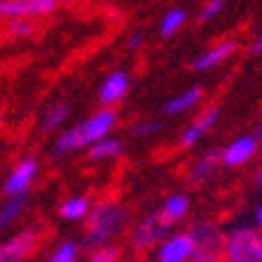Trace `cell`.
<instances>
[{
    "label": "cell",
    "mask_w": 262,
    "mask_h": 262,
    "mask_svg": "<svg viewBox=\"0 0 262 262\" xmlns=\"http://www.w3.org/2000/svg\"><path fill=\"white\" fill-rule=\"evenodd\" d=\"M122 150H124L122 138L110 134V136L98 138L96 143H92V145L87 147V159L92 164H108V162H115V159L120 157Z\"/></svg>",
    "instance_id": "e0dca14e"
},
{
    "label": "cell",
    "mask_w": 262,
    "mask_h": 262,
    "mask_svg": "<svg viewBox=\"0 0 262 262\" xmlns=\"http://www.w3.org/2000/svg\"><path fill=\"white\" fill-rule=\"evenodd\" d=\"M185 24H187V12L183 7H171L159 19V35L162 38H173Z\"/></svg>",
    "instance_id": "44dd1931"
},
{
    "label": "cell",
    "mask_w": 262,
    "mask_h": 262,
    "mask_svg": "<svg viewBox=\"0 0 262 262\" xmlns=\"http://www.w3.org/2000/svg\"><path fill=\"white\" fill-rule=\"evenodd\" d=\"M236 52H239V40L225 38V40H218V42L208 45L204 52H199V54L192 59L190 66L194 73H208V71H213V68L223 66L225 61H229Z\"/></svg>",
    "instance_id": "8fae6325"
},
{
    "label": "cell",
    "mask_w": 262,
    "mask_h": 262,
    "mask_svg": "<svg viewBox=\"0 0 262 262\" xmlns=\"http://www.w3.org/2000/svg\"><path fill=\"white\" fill-rule=\"evenodd\" d=\"M82 257V244L75 239H63L49 251L45 262H80Z\"/></svg>",
    "instance_id": "ffe728a7"
},
{
    "label": "cell",
    "mask_w": 262,
    "mask_h": 262,
    "mask_svg": "<svg viewBox=\"0 0 262 262\" xmlns=\"http://www.w3.org/2000/svg\"><path fill=\"white\" fill-rule=\"evenodd\" d=\"M218 120H220L218 105H206V108H202L183 126V131H180V136H178V147L180 150H194V147L215 129Z\"/></svg>",
    "instance_id": "9c48e42d"
},
{
    "label": "cell",
    "mask_w": 262,
    "mask_h": 262,
    "mask_svg": "<svg viewBox=\"0 0 262 262\" xmlns=\"http://www.w3.org/2000/svg\"><path fill=\"white\" fill-rule=\"evenodd\" d=\"M253 225H255L257 229H262V202L253 208Z\"/></svg>",
    "instance_id": "f1b7e54d"
},
{
    "label": "cell",
    "mask_w": 262,
    "mask_h": 262,
    "mask_svg": "<svg viewBox=\"0 0 262 262\" xmlns=\"http://www.w3.org/2000/svg\"><path fill=\"white\" fill-rule=\"evenodd\" d=\"M143 262H150V260H143Z\"/></svg>",
    "instance_id": "d6a6232c"
},
{
    "label": "cell",
    "mask_w": 262,
    "mask_h": 262,
    "mask_svg": "<svg viewBox=\"0 0 262 262\" xmlns=\"http://www.w3.org/2000/svg\"><path fill=\"white\" fill-rule=\"evenodd\" d=\"M204 87L202 84H190V87H185L183 92H178L176 96H171L166 103H164L162 108V115H166V117H178V115H185L190 113V110H194L196 105L204 101Z\"/></svg>",
    "instance_id": "2e32d148"
},
{
    "label": "cell",
    "mask_w": 262,
    "mask_h": 262,
    "mask_svg": "<svg viewBox=\"0 0 262 262\" xmlns=\"http://www.w3.org/2000/svg\"><path fill=\"white\" fill-rule=\"evenodd\" d=\"M253 183H255V187L262 192V159H260V162H257L255 171H253Z\"/></svg>",
    "instance_id": "83f0119b"
},
{
    "label": "cell",
    "mask_w": 262,
    "mask_h": 262,
    "mask_svg": "<svg viewBox=\"0 0 262 262\" xmlns=\"http://www.w3.org/2000/svg\"><path fill=\"white\" fill-rule=\"evenodd\" d=\"M134 223V211L129 204L115 199V196H105L94 202L92 211H89L87 220H84V229H82V248H98L105 244H117L120 236L126 234L129 225Z\"/></svg>",
    "instance_id": "6da1fadb"
},
{
    "label": "cell",
    "mask_w": 262,
    "mask_h": 262,
    "mask_svg": "<svg viewBox=\"0 0 262 262\" xmlns=\"http://www.w3.org/2000/svg\"><path fill=\"white\" fill-rule=\"evenodd\" d=\"M220 169H223V166H220L218 147H213V150H206V152L196 155V157L187 164V169H185L187 187H204V185H208V183L218 176Z\"/></svg>",
    "instance_id": "7c38bea8"
},
{
    "label": "cell",
    "mask_w": 262,
    "mask_h": 262,
    "mask_svg": "<svg viewBox=\"0 0 262 262\" xmlns=\"http://www.w3.org/2000/svg\"><path fill=\"white\" fill-rule=\"evenodd\" d=\"M192 206H194V202H192L190 192L176 190L164 196L157 211L162 213V218L166 220L171 227H178V225H183L192 215Z\"/></svg>",
    "instance_id": "5bb4252c"
},
{
    "label": "cell",
    "mask_w": 262,
    "mask_h": 262,
    "mask_svg": "<svg viewBox=\"0 0 262 262\" xmlns=\"http://www.w3.org/2000/svg\"><path fill=\"white\" fill-rule=\"evenodd\" d=\"M225 5H227V0H206L202 5V10H199V21L206 24V21H213L215 16L223 14Z\"/></svg>",
    "instance_id": "484cf974"
},
{
    "label": "cell",
    "mask_w": 262,
    "mask_h": 262,
    "mask_svg": "<svg viewBox=\"0 0 262 262\" xmlns=\"http://www.w3.org/2000/svg\"><path fill=\"white\" fill-rule=\"evenodd\" d=\"M10 33L16 40H26V38H31V35H35V24H33L31 19H26V16H21V19H10Z\"/></svg>",
    "instance_id": "d4e9b609"
},
{
    "label": "cell",
    "mask_w": 262,
    "mask_h": 262,
    "mask_svg": "<svg viewBox=\"0 0 262 262\" xmlns=\"http://www.w3.org/2000/svg\"><path fill=\"white\" fill-rule=\"evenodd\" d=\"M255 134H262V110H260V120H257V124H255Z\"/></svg>",
    "instance_id": "4dcf8cb0"
},
{
    "label": "cell",
    "mask_w": 262,
    "mask_h": 262,
    "mask_svg": "<svg viewBox=\"0 0 262 262\" xmlns=\"http://www.w3.org/2000/svg\"><path fill=\"white\" fill-rule=\"evenodd\" d=\"M220 152V166L227 171L244 169L257 155L262 152L260 138L255 136V131H244L239 136H234L232 141H227L223 147H218Z\"/></svg>",
    "instance_id": "8992f818"
},
{
    "label": "cell",
    "mask_w": 262,
    "mask_h": 262,
    "mask_svg": "<svg viewBox=\"0 0 262 262\" xmlns=\"http://www.w3.org/2000/svg\"><path fill=\"white\" fill-rule=\"evenodd\" d=\"M117 124H120L117 110L98 108L96 113H92L82 122H77V124L61 131L59 136H56L54 145H52V152H54L56 157H66V155H73V152H77V150H87L98 138L115 134Z\"/></svg>",
    "instance_id": "7a4b0ae2"
},
{
    "label": "cell",
    "mask_w": 262,
    "mask_h": 262,
    "mask_svg": "<svg viewBox=\"0 0 262 262\" xmlns=\"http://www.w3.org/2000/svg\"><path fill=\"white\" fill-rule=\"evenodd\" d=\"M124 246L120 244H105L87 251V255L80 257V262H124Z\"/></svg>",
    "instance_id": "7402d4cb"
},
{
    "label": "cell",
    "mask_w": 262,
    "mask_h": 262,
    "mask_svg": "<svg viewBox=\"0 0 262 262\" xmlns=\"http://www.w3.org/2000/svg\"><path fill=\"white\" fill-rule=\"evenodd\" d=\"M253 54H260L262 56V31L255 35V40H253Z\"/></svg>",
    "instance_id": "f546056e"
},
{
    "label": "cell",
    "mask_w": 262,
    "mask_h": 262,
    "mask_svg": "<svg viewBox=\"0 0 262 262\" xmlns=\"http://www.w3.org/2000/svg\"><path fill=\"white\" fill-rule=\"evenodd\" d=\"M192 251H194V239H192L190 229H171L169 234L164 236L152 253L147 255L150 262H190Z\"/></svg>",
    "instance_id": "52a82bcc"
},
{
    "label": "cell",
    "mask_w": 262,
    "mask_h": 262,
    "mask_svg": "<svg viewBox=\"0 0 262 262\" xmlns=\"http://www.w3.org/2000/svg\"><path fill=\"white\" fill-rule=\"evenodd\" d=\"M59 0H0V16L5 19H33L54 12Z\"/></svg>",
    "instance_id": "9a60e30c"
},
{
    "label": "cell",
    "mask_w": 262,
    "mask_h": 262,
    "mask_svg": "<svg viewBox=\"0 0 262 262\" xmlns=\"http://www.w3.org/2000/svg\"><path fill=\"white\" fill-rule=\"evenodd\" d=\"M192 239H194V251L190 262H223V246H225V227L215 218H196L187 225Z\"/></svg>",
    "instance_id": "277c9868"
},
{
    "label": "cell",
    "mask_w": 262,
    "mask_h": 262,
    "mask_svg": "<svg viewBox=\"0 0 262 262\" xmlns=\"http://www.w3.org/2000/svg\"><path fill=\"white\" fill-rule=\"evenodd\" d=\"M92 206H94V202L87 194H71L59 204L56 211H59V215L66 223H84L89 211H92Z\"/></svg>",
    "instance_id": "ac0fdd59"
},
{
    "label": "cell",
    "mask_w": 262,
    "mask_h": 262,
    "mask_svg": "<svg viewBox=\"0 0 262 262\" xmlns=\"http://www.w3.org/2000/svg\"><path fill=\"white\" fill-rule=\"evenodd\" d=\"M141 45H143V33H131L129 38H126V49H131V52L138 49Z\"/></svg>",
    "instance_id": "4316f807"
},
{
    "label": "cell",
    "mask_w": 262,
    "mask_h": 262,
    "mask_svg": "<svg viewBox=\"0 0 262 262\" xmlns=\"http://www.w3.org/2000/svg\"><path fill=\"white\" fill-rule=\"evenodd\" d=\"M131 89V75L126 71H113L103 77L98 87V103L101 108H117Z\"/></svg>",
    "instance_id": "4fadbf2b"
},
{
    "label": "cell",
    "mask_w": 262,
    "mask_h": 262,
    "mask_svg": "<svg viewBox=\"0 0 262 262\" xmlns=\"http://www.w3.org/2000/svg\"><path fill=\"white\" fill-rule=\"evenodd\" d=\"M223 262H262V229L234 225L225 232Z\"/></svg>",
    "instance_id": "5b68a950"
},
{
    "label": "cell",
    "mask_w": 262,
    "mask_h": 262,
    "mask_svg": "<svg viewBox=\"0 0 262 262\" xmlns=\"http://www.w3.org/2000/svg\"><path fill=\"white\" fill-rule=\"evenodd\" d=\"M3 124H5V117H3V115H0V129H3Z\"/></svg>",
    "instance_id": "1f68e13d"
},
{
    "label": "cell",
    "mask_w": 262,
    "mask_h": 262,
    "mask_svg": "<svg viewBox=\"0 0 262 262\" xmlns=\"http://www.w3.org/2000/svg\"><path fill=\"white\" fill-rule=\"evenodd\" d=\"M26 211V196H5L0 204V229L14 225Z\"/></svg>",
    "instance_id": "603a6c76"
},
{
    "label": "cell",
    "mask_w": 262,
    "mask_h": 262,
    "mask_svg": "<svg viewBox=\"0 0 262 262\" xmlns=\"http://www.w3.org/2000/svg\"><path fill=\"white\" fill-rule=\"evenodd\" d=\"M40 164L35 157H21L10 169V173L3 180V194L5 196H26L33 183L38 180Z\"/></svg>",
    "instance_id": "30bf717a"
},
{
    "label": "cell",
    "mask_w": 262,
    "mask_h": 262,
    "mask_svg": "<svg viewBox=\"0 0 262 262\" xmlns=\"http://www.w3.org/2000/svg\"><path fill=\"white\" fill-rule=\"evenodd\" d=\"M159 129H162V120H155V117H141V120H136L129 126V134L134 138H150V136H155Z\"/></svg>",
    "instance_id": "cb8c5ba5"
},
{
    "label": "cell",
    "mask_w": 262,
    "mask_h": 262,
    "mask_svg": "<svg viewBox=\"0 0 262 262\" xmlns=\"http://www.w3.org/2000/svg\"><path fill=\"white\" fill-rule=\"evenodd\" d=\"M40 239H42V227L38 229V225L24 227L21 232H16L0 244V262H26L38 251Z\"/></svg>",
    "instance_id": "ba28073f"
},
{
    "label": "cell",
    "mask_w": 262,
    "mask_h": 262,
    "mask_svg": "<svg viewBox=\"0 0 262 262\" xmlns=\"http://www.w3.org/2000/svg\"><path fill=\"white\" fill-rule=\"evenodd\" d=\"M68 115H71V108H68V103H63V101H56V103L47 105V108L42 110V115H40V126H42V131H47V134H52V131H59L61 126L66 124Z\"/></svg>",
    "instance_id": "d6986e66"
},
{
    "label": "cell",
    "mask_w": 262,
    "mask_h": 262,
    "mask_svg": "<svg viewBox=\"0 0 262 262\" xmlns=\"http://www.w3.org/2000/svg\"><path fill=\"white\" fill-rule=\"evenodd\" d=\"M171 229L173 227L162 218V213L157 208L147 211L143 215H138V218H134V223L129 225V229H126V248L138 257H147L155 246L169 234Z\"/></svg>",
    "instance_id": "3957f363"
}]
</instances>
